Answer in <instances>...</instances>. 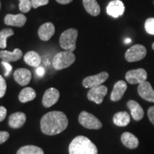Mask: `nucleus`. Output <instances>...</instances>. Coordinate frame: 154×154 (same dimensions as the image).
Listing matches in <instances>:
<instances>
[{
    "label": "nucleus",
    "instance_id": "1",
    "mask_svg": "<svg viewBox=\"0 0 154 154\" xmlns=\"http://www.w3.org/2000/svg\"><path fill=\"white\" fill-rule=\"evenodd\" d=\"M69 121L66 114L61 111H50L42 116L40 122L43 134L54 136L63 131L67 128Z\"/></svg>",
    "mask_w": 154,
    "mask_h": 154
},
{
    "label": "nucleus",
    "instance_id": "2",
    "mask_svg": "<svg viewBox=\"0 0 154 154\" xmlns=\"http://www.w3.org/2000/svg\"><path fill=\"white\" fill-rule=\"evenodd\" d=\"M69 154H98L96 146L84 136L75 137L69 146Z\"/></svg>",
    "mask_w": 154,
    "mask_h": 154
},
{
    "label": "nucleus",
    "instance_id": "3",
    "mask_svg": "<svg viewBox=\"0 0 154 154\" xmlns=\"http://www.w3.org/2000/svg\"><path fill=\"white\" fill-rule=\"evenodd\" d=\"M78 36V31L76 29H69L61 34L59 38L61 47L65 51H74L76 49V42Z\"/></svg>",
    "mask_w": 154,
    "mask_h": 154
},
{
    "label": "nucleus",
    "instance_id": "4",
    "mask_svg": "<svg viewBox=\"0 0 154 154\" xmlns=\"http://www.w3.org/2000/svg\"><path fill=\"white\" fill-rule=\"evenodd\" d=\"M76 57L72 51H63L59 52L53 59V66L56 70L68 68L75 61Z\"/></svg>",
    "mask_w": 154,
    "mask_h": 154
},
{
    "label": "nucleus",
    "instance_id": "5",
    "mask_svg": "<svg viewBox=\"0 0 154 154\" xmlns=\"http://www.w3.org/2000/svg\"><path fill=\"white\" fill-rule=\"evenodd\" d=\"M79 124L88 129H100L102 128V123L99 119L91 113L82 111L79 116Z\"/></svg>",
    "mask_w": 154,
    "mask_h": 154
},
{
    "label": "nucleus",
    "instance_id": "6",
    "mask_svg": "<svg viewBox=\"0 0 154 154\" xmlns=\"http://www.w3.org/2000/svg\"><path fill=\"white\" fill-rule=\"evenodd\" d=\"M146 47L141 44H136L132 46L126 51L125 54V58L128 62H135L144 59L146 56Z\"/></svg>",
    "mask_w": 154,
    "mask_h": 154
},
{
    "label": "nucleus",
    "instance_id": "7",
    "mask_svg": "<svg viewBox=\"0 0 154 154\" xmlns=\"http://www.w3.org/2000/svg\"><path fill=\"white\" fill-rule=\"evenodd\" d=\"M109 75L107 72H102L99 74L86 77L83 80L82 84L85 88H91L96 86H101L108 79Z\"/></svg>",
    "mask_w": 154,
    "mask_h": 154
},
{
    "label": "nucleus",
    "instance_id": "8",
    "mask_svg": "<svg viewBox=\"0 0 154 154\" xmlns=\"http://www.w3.org/2000/svg\"><path fill=\"white\" fill-rule=\"evenodd\" d=\"M147 77V72L143 69L130 70L126 74V79L131 84H141V83L146 82Z\"/></svg>",
    "mask_w": 154,
    "mask_h": 154
},
{
    "label": "nucleus",
    "instance_id": "9",
    "mask_svg": "<svg viewBox=\"0 0 154 154\" xmlns=\"http://www.w3.org/2000/svg\"><path fill=\"white\" fill-rule=\"evenodd\" d=\"M108 92L106 86L101 85L90 88L87 94V98L89 101H93L97 104H101Z\"/></svg>",
    "mask_w": 154,
    "mask_h": 154
},
{
    "label": "nucleus",
    "instance_id": "10",
    "mask_svg": "<svg viewBox=\"0 0 154 154\" xmlns=\"http://www.w3.org/2000/svg\"><path fill=\"white\" fill-rule=\"evenodd\" d=\"M59 91L55 88H49L44 93L42 98V104L44 107L49 108L54 105L59 101Z\"/></svg>",
    "mask_w": 154,
    "mask_h": 154
},
{
    "label": "nucleus",
    "instance_id": "11",
    "mask_svg": "<svg viewBox=\"0 0 154 154\" xmlns=\"http://www.w3.org/2000/svg\"><path fill=\"white\" fill-rule=\"evenodd\" d=\"M138 93L143 99L154 103V90L149 82L146 81L139 84Z\"/></svg>",
    "mask_w": 154,
    "mask_h": 154
},
{
    "label": "nucleus",
    "instance_id": "12",
    "mask_svg": "<svg viewBox=\"0 0 154 154\" xmlns=\"http://www.w3.org/2000/svg\"><path fill=\"white\" fill-rule=\"evenodd\" d=\"M125 7L124 3L120 0H113L111 1L106 7L107 14L111 17L117 18L124 14Z\"/></svg>",
    "mask_w": 154,
    "mask_h": 154
},
{
    "label": "nucleus",
    "instance_id": "13",
    "mask_svg": "<svg viewBox=\"0 0 154 154\" xmlns=\"http://www.w3.org/2000/svg\"><path fill=\"white\" fill-rule=\"evenodd\" d=\"M14 78L15 82L20 86H26L32 79V74L29 69H17L14 73Z\"/></svg>",
    "mask_w": 154,
    "mask_h": 154
},
{
    "label": "nucleus",
    "instance_id": "14",
    "mask_svg": "<svg viewBox=\"0 0 154 154\" xmlns=\"http://www.w3.org/2000/svg\"><path fill=\"white\" fill-rule=\"evenodd\" d=\"M55 33V26L51 22L42 24L38 29V35L42 41H49Z\"/></svg>",
    "mask_w": 154,
    "mask_h": 154
},
{
    "label": "nucleus",
    "instance_id": "15",
    "mask_svg": "<svg viewBox=\"0 0 154 154\" xmlns=\"http://www.w3.org/2000/svg\"><path fill=\"white\" fill-rule=\"evenodd\" d=\"M26 22V17L22 14H7L5 18L6 25L17 27H22Z\"/></svg>",
    "mask_w": 154,
    "mask_h": 154
},
{
    "label": "nucleus",
    "instance_id": "16",
    "mask_svg": "<svg viewBox=\"0 0 154 154\" xmlns=\"http://www.w3.org/2000/svg\"><path fill=\"white\" fill-rule=\"evenodd\" d=\"M127 89V84L124 81H119L113 86V91L111 94V100L118 101L122 99L123 96Z\"/></svg>",
    "mask_w": 154,
    "mask_h": 154
},
{
    "label": "nucleus",
    "instance_id": "17",
    "mask_svg": "<svg viewBox=\"0 0 154 154\" xmlns=\"http://www.w3.org/2000/svg\"><path fill=\"white\" fill-rule=\"evenodd\" d=\"M26 120V114L23 112H16L9 116L8 124L12 128H19L24 126Z\"/></svg>",
    "mask_w": 154,
    "mask_h": 154
},
{
    "label": "nucleus",
    "instance_id": "18",
    "mask_svg": "<svg viewBox=\"0 0 154 154\" xmlns=\"http://www.w3.org/2000/svg\"><path fill=\"white\" fill-rule=\"evenodd\" d=\"M127 106L131 111V114L135 121H138L143 119L144 116L143 109L138 102L134 100H130L127 102Z\"/></svg>",
    "mask_w": 154,
    "mask_h": 154
},
{
    "label": "nucleus",
    "instance_id": "19",
    "mask_svg": "<svg viewBox=\"0 0 154 154\" xmlns=\"http://www.w3.org/2000/svg\"><path fill=\"white\" fill-rule=\"evenodd\" d=\"M22 51L19 49H15L13 51L3 50L0 51V59L5 62L18 61L22 57Z\"/></svg>",
    "mask_w": 154,
    "mask_h": 154
},
{
    "label": "nucleus",
    "instance_id": "20",
    "mask_svg": "<svg viewBox=\"0 0 154 154\" xmlns=\"http://www.w3.org/2000/svg\"><path fill=\"white\" fill-rule=\"evenodd\" d=\"M121 140L122 143L130 149H136L139 145V140L137 137L130 132H124L121 135Z\"/></svg>",
    "mask_w": 154,
    "mask_h": 154
},
{
    "label": "nucleus",
    "instance_id": "21",
    "mask_svg": "<svg viewBox=\"0 0 154 154\" xmlns=\"http://www.w3.org/2000/svg\"><path fill=\"white\" fill-rule=\"evenodd\" d=\"M24 60L26 64L29 65L30 66L35 67V68L39 66L42 62L41 57L37 52L34 51H30L26 53L24 57Z\"/></svg>",
    "mask_w": 154,
    "mask_h": 154
},
{
    "label": "nucleus",
    "instance_id": "22",
    "mask_svg": "<svg viewBox=\"0 0 154 154\" xmlns=\"http://www.w3.org/2000/svg\"><path fill=\"white\" fill-rule=\"evenodd\" d=\"M84 8L91 16L96 17L101 12V8L96 0H83Z\"/></svg>",
    "mask_w": 154,
    "mask_h": 154
},
{
    "label": "nucleus",
    "instance_id": "23",
    "mask_svg": "<svg viewBox=\"0 0 154 154\" xmlns=\"http://www.w3.org/2000/svg\"><path fill=\"white\" fill-rule=\"evenodd\" d=\"M130 115L126 111H120L113 116V121L116 126H126L130 123Z\"/></svg>",
    "mask_w": 154,
    "mask_h": 154
},
{
    "label": "nucleus",
    "instance_id": "24",
    "mask_svg": "<svg viewBox=\"0 0 154 154\" xmlns=\"http://www.w3.org/2000/svg\"><path fill=\"white\" fill-rule=\"evenodd\" d=\"M36 92L32 88L26 87L22 89L19 93V100L22 103L31 101L36 98Z\"/></svg>",
    "mask_w": 154,
    "mask_h": 154
},
{
    "label": "nucleus",
    "instance_id": "25",
    "mask_svg": "<svg viewBox=\"0 0 154 154\" xmlns=\"http://www.w3.org/2000/svg\"><path fill=\"white\" fill-rule=\"evenodd\" d=\"M17 154H44L41 148L33 145L24 146L21 147L17 152Z\"/></svg>",
    "mask_w": 154,
    "mask_h": 154
},
{
    "label": "nucleus",
    "instance_id": "26",
    "mask_svg": "<svg viewBox=\"0 0 154 154\" xmlns=\"http://www.w3.org/2000/svg\"><path fill=\"white\" fill-rule=\"evenodd\" d=\"M14 31L10 28L4 29L0 32V48L5 49L7 47V38L14 35Z\"/></svg>",
    "mask_w": 154,
    "mask_h": 154
},
{
    "label": "nucleus",
    "instance_id": "27",
    "mask_svg": "<svg viewBox=\"0 0 154 154\" xmlns=\"http://www.w3.org/2000/svg\"><path fill=\"white\" fill-rule=\"evenodd\" d=\"M19 9L23 13H27L31 10L32 4L31 0H19Z\"/></svg>",
    "mask_w": 154,
    "mask_h": 154
},
{
    "label": "nucleus",
    "instance_id": "28",
    "mask_svg": "<svg viewBox=\"0 0 154 154\" xmlns=\"http://www.w3.org/2000/svg\"><path fill=\"white\" fill-rule=\"evenodd\" d=\"M145 29L148 34L154 35V18H149L146 21Z\"/></svg>",
    "mask_w": 154,
    "mask_h": 154
},
{
    "label": "nucleus",
    "instance_id": "29",
    "mask_svg": "<svg viewBox=\"0 0 154 154\" xmlns=\"http://www.w3.org/2000/svg\"><path fill=\"white\" fill-rule=\"evenodd\" d=\"M7 91V83L2 76L0 75V99L5 95Z\"/></svg>",
    "mask_w": 154,
    "mask_h": 154
},
{
    "label": "nucleus",
    "instance_id": "30",
    "mask_svg": "<svg viewBox=\"0 0 154 154\" xmlns=\"http://www.w3.org/2000/svg\"><path fill=\"white\" fill-rule=\"evenodd\" d=\"M32 4V7L34 9L38 8L41 6L47 5L49 3V0H31Z\"/></svg>",
    "mask_w": 154,
    "mask_h": 154
},
{
    "label": "nucleus",
    "instance_id": "31",
    "mask_svg": "<svg viewBox=\"0 0 154 154\" xmlns=\"http://www.w3.org/2000/svg\"><path fill=\"white\" fill-rule=\"evenodd\" d=\"M9 138V134L7 131H0V144L5 143Z\"/></svg>",
    "mask_w": 154,
    "mask_h": 154
},
{
    "label": "nucleus",
    "instance_id": "32",
    "mask_svg": "<svg viewBox=\"0 0 154 154\" xmlns=\"http://www.w3.org/2000/svg\"><path fill=\"white\" fill-rule=\"evenodd\" d=\"M148 116L151 124L154 126V106L150 107L148 110Z\"/></svg>",
    "mask_w": 154,
    "mask_h": 154
},
{
    "label": "nucleus",
    "instance_id": "33",
    "mask_svg": "<svg viewBox=\"0 0 154 154\" xmlns=\"http://www.w3.org/2000/svg\"><path fill=\"white\" fill-rule=\"evenodd\" d=\"M2 65L5 67V69H6V72H5V76L6 77H7L9 75V74H10V72L11 71V66L9 64V63L5 62V61H2Z\"/></svg>",
    "mask_w": 154,
    "mask_h": 154
},
{
    "label": "nucleus",
    "instance_id": "34",
    "mask_svg": "<svg viewBox=\"0 0 154 154\" xmlns=\"http://www.w3.org/2000/svg\"><path fill=\"white\" fill-rule=\"evenodd\" d=\"M7 109L5 107L0 106V122L4 121L7 116Z\"/></svg>",
    "mask_w": 154,
    "mask_h": 154
},
{
    "label": "nucleus",
    "instance_id": "35",
    "mask_svg": "<svg viewBox=\"0 0 154 154\" xmlns=\"http://www.w3.org/2000/svg\"><path fill=\"white\" fill-rule=\"evenodd\" d=\"M56 1L61 5H67V4L72 2L73 0H56Z\"/></svg>",
    "mask_w": 154,
    "mask_h": 154
},
{
    "label": "nucleus",
    "instance_id": "36",
    "mask_svg": "<svg viewBox=\"0 0 154 154\" xmlns=\"http://www.w3.org/2000/svg\"><path fill=\"white\" fill-rule=\"evenodd\" d=\"M36 73H37L38 76H43L44 74V69L43 68H42V67H39V68H38L37 70H36Z\"/></svg>",
    "mask_w": 154,
    "mask_h": 154
},
{
    "label": "nucleus",
    "instance_id": "37",
    "mask_svg": "<svg viewBox=\"0 0 154 154\" xmlns=\"http://www.w3.org/2000/svg\"><path fill=\"white\" fill-rule=\"evenodd\" d=\"M124 42H125V44H129L131 42V38H126V39H125Z\"/></svg>",
    "mask_w": 154,
    "mask_h": 154
},
{
    "label": "nucleus",
    "instance_id": "38",
    "mask_svg": "<svg viewBox=\"0 0 154 154\" xmlns=\"http://www.w3.org/2000/svg\"><path fill=\"white\" fill-rule=\"evenodd\" d=\"M152 49L154 50V42H153V44H152Z\"/></svg>",
    "mask_w": 154,
    "mask_h": 154
},
{
    "label": "nucleus",
    "instance_id": "39",
    "mask_svg": "<svg viewBox=\"0 0 154 154\" xmlns=\"http://www.w3.org/2000/svg\"><path fill=\"white\" fill-rule=\"evenodd\" d=\"M0 9H1V2H0Z\"/></svg>",
    "mask_w": 154,
    "mask_h": 154
}]
</instances>
